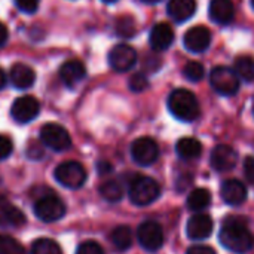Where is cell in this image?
I'll return each mask as SVG.
<instances>
[{
  "mask_svg": "<svg viewBox=\"0 0 254 254\" xmlns=\"http://www.w3.org/2000/svg\"><path fill=\"white\" fill-rule=\"evenodd\" d=\"M210 82L211 86L222 95H235L240 89V77L235 73V70L219 65L214 67L210 73Z\"/></svg>",
  "mask_w": 254,
  "mask_h": 254,
  "instance_id": "277c9868",
  "label": "cell"
},
{
  "mask_svg": "<svg viewBox=\"0 0 254 254\" xmlns=\"http://www.w3.org/2000/svg\"><path fill=\"white\" fill-rule=\"evenodd\" d=\"M112 243L118 250H128L132 246V232L128 226H118L112 232Z\"/></svg>",
  "mask_w": 254,
  "mask_h": 254,
  "instance_id": "484cf974",
  "label": "cell"
},
{
  "mask_svg": "<svg viewBox=\"0 0 254 254\" xmlns=\"http://www.w3.org/2000/svg\"><path fill=\"white\" fill-rule=\"evenodd\" d=\"M176 150H177V155L182 159H195V158H198L201 155L202 146H201V143L196 138L185 137V138H180L177 141Z\"/></svg>",
  "mask_w": 254,
  "mask_h": 254,
  "instance_id": "7402d4cb",
  "label": "cell"
},
{
  "mask_svg": "<svg viewBox=\"0 0 254 254\" xmlns=\"http://www.w3.org/2000/svg\"><path fill=\"white\" fill-rule=\"evenodd\" d=\"M76 254H104L101 246L95 241H85L79 246Z\"/></svg>",
  "mask_w": 254,
  "mask_h": 254,
  "instance_id": "1f68e13d",
  "label": "cell"
},
{
  "mask_svg": "<svg viewBox=\"0 0 254 254\" xmlns=\"http://www.w3.org/2000/svg\"><path fill=\"white\" fill-rule=\"evenodd\" d=\"M238 161V153L235 152L234 147L228 146V144H220L216 146L211 152V167L216 171L225 173V171H231Z\"/></svg>",
  "mask_w": 254,
  "mask_h": 254,
  "instance_id": "4fadbf2b",
  "label": "cell"
},
{
  "mask_svg": "<svg viewBox=\"0 0 254 254\" xmlns=\"http://www.w3.org/2000/svg\"><path fill=\"white\" fill-rule=\"evenodd\" d=\"M149 42H150V46L153 51H167L171 46V43L174 42V31L168 24L159 22V24L153 25V28L150 31Z\"/></svg>",
  "mask_w": 254,
  "mask_h": 254,
  "instance_id": "ac0fdd59",
  "label": "cell"
},
{
  "mask_svg": "<svg viewBox=\"0 0 254 254\" xmlns=\"http://www.w3.org/2000/svg\"><path fill=\"white\" fill-rule=\"evenodd\" d=\"M244 173L246 177L250 183H254V158L253 156H247L244 161Z\"/></svg>",
  "mask_w": 254,
  "mask_h": 254,
  "instance_id": "e575fe53",
  "label": "cell"
},
{
  "mask_svg": "<svg viewBox=\"0 0 254 254\" xmlns=\"http://www.w3.org/2000/svg\"><path fill=\"white\" fill-rule=\"evenodd\" d=\"M0 254H25V249L15 238L0 235Z\"/></svg>",
  "mask_w": 254,
  "mask_h": 254,
  "instance_id": "83f0119b",
  "label": "cell"
},
{
  "mask_svg": "<svg viewBox=\"0 0 254 254\" xmlns=\"http://www.w3.org/2000/svg\"><path fill=\"white\" fill-rule=\"evenodd\" d=\"M210 43H211V31L204 25L192 27L190 30L186 31V34L183 37L185 48L195 54L207 51Z\"/></svg>",
  "mask_w": 254,
  "mask_h": 254,
  "instance_id": "7c38bea8",
  "label": "cell"
},
{
  "mask_svg": "<svg viewBox=\"0 0 254 254\" xmlns=\"http://www.w3.org/2000/svg\"><path fill=\"white\" fill-rule=\"evenodd\" d=\"M132 159L143 167L152 165L159 156V147L156 141L150 137H140L131 146Z\"/></svg>",
  "mask_w": 254,
  "mask_h": 254,
  "instance_id": "9c48e42d",
  "label": "cell"
},
{
  "mask_svg": "<svg viewBox=\"0 0 254 254\" xmlns=\"http://www.w3.org/2000/svg\"><path fill=\"white\" fill-rule=\"evenodd\" d=\"M9 79H10V83L13 85V88H16V89H27V88L33 86V83L36 80V71L30 65H27V64L15 63L10 67Z\"/></svg>",
  "mask_w": 254,
  "mask_h": 254,
  "instance_id": "2e32d148",
  "label": "cell"
},
{
  "mask_svg": "<svg viewBox=\"0 0 254 254\" xmlns=\"http://www.w3.org/2000/svg\"><path fill=\"white\" fill-rule=\"evenodd\" d=\"M141 1H144V3H158L161 0H141Z\"/></svg>",
  "mask_w": 254,
  "mask_h": 254,
  "instance_id": "ab89813d",
  "label": "cell"
},
{
  "mask_svg": "<svg viewBox=\"0 0 254 254\" xmlns=\"http://www.w3.org/2000/svg\"><path fill=\"white\" fill-rule=\"evenodd\" d=\"M147 79L143 73H135L129 79V89L134 92H141L147 88Z\"/></svg>",
  "mask_w": 254,
  "mask_h": 254,
  "instance_id": "4dcf8cb0",
  "label": "cell"
},
{
  "mask_svg": "<svg viewBox=\"0 0 254 254\" xmlns=\"http://www.w3.org/2000/svg\"><path fill=\"white\" fill-rule=\"evenodd\" d=\"M34 214L39 220L52 223L64 217L65 214V205L64 202L57 196H43L36 201L34 204Z\"/></svg>",
  "mask_w": 254,
  "mask_h": 254,
  "instance_id": "52a82bcc",
  "label": "cell"
},
{
  "mask_svg": "<svg viewBox=\"0 0 254 254\" xmlns=\"http://www.w3.org/2000/svg\"><path fill=\"white\" fill-rule=\"evenodd\" d=\"M16 7L25 13H34L39 9L40 0H13Z\"/></svg>",
  "mask_w": 254,
  "mask_h": 254,
  "instance_id": "d6a6232c",
  "label": "cell"
},
{
  "mask_svg": "<svg viewBox=\"0 0 254 254\" xmlns=\"http://www.w3.org/2000/svg\"><path fill=\"white\" fill-rule=\"evenodd\" d=\"M210 18L220 25L231 24L235 18V7L231 0H211Z\"/></svg>",
  "mask_w": 254,
  "mask_h": 254,
  "instance_id": "d6986e66",
  "label": "cell"
},
{
  "mask_svg": "<svg viewBox=\"0 0 254 254\" xmlns=\"http://www.w3.org/2000/svg\"><path fill=\"white\" fill-rule=\"evenodd\" d=\"M110 170H112V167H110L109 164H106V162H101V164L98 165V171H100V174H107Z\"/></svg>",
  "mask_w": 254,
  "mask_h": 254,
  "instance_id": "74e56055",
  "label": "cell"
},
{
  "mask_svg": "<svg viewBox=\"0 0 254 254\" xmlns=\"http://www.w3.org/2000/svg\"><path fill=\"white\" fill-rule=\"evenodd\" d=\"M168 109L174 118L183 122H192L199 116V103L189 89H174L168 97Z\"/></svg>",
  "mask_w": 254,
  "mask_h": 254,
  "instance_id": "7a4b0ae2",
  "label": "cell"
},
{
  "mask_svg": "<svg viewBox=\"0 0 254 254\" xmlns=\"http://www.w3.org/2000/svg\"><path fill=\"white\" fill-rule=\"evenodd\" d=\"M40 112V103L31 95H22L16 98L10 107V116L18 124H28L37 118Z\"/></svg>",
  "mask_w": 254,
  "mask_h": 254,
  "instance_id": "ba28073f",
  "label": "cell"
},
{
  "mask_svg": "<svg viewBox=\"0 0 254 254\" xmlns=\"http://www.w3.org/2000/svg\"><path fill=\"white\" fill-rule=\"evenodd\" d=\"M159 192H161V189H159V185L156 180H153L150 177L140 176L131 182L129 199L132 204L143 207V205H149L153 201H156L159 196Z\"/></svg>",
  "mask_w": 254,
  "mask_h": 254,
  "instance_id": "3957f363",
  "label": "cell"
},
{
  "mask_svg": "<svg viewBox=\"0 0 254 254\" xmlns=\"http://www.w3.org/2000/svg\"><path fill=\"white\" fill-rule=\"evenodd\" d=\"M183 74H185V77H186L188 80H190V82H198V80H201V79L204 77L205 70H204V67H202L201 63L190 61V63H188V64L185 65Z\"/></svg>",
  "mask_w": 254,
  "mask_h": 254,
  "instance_id": "f546056e",
  "label": "cell"
},
{
  "mask_svg": "<svg viewBox=\"0 0 254 254\" xmlns=\"http://www.w3.org/2000/svg\"><path fill=\"white\" fill-rule=\"evenodd\" d=\"M116 33L121 37H132L135 34V22L131 16L124 15L116 19Z\"/></svg>",
  "mask_w": 254,
  "mask_h": 254,
  "instance_id": "f1b7e54d",
  "label": "cell"
},
{
  "mask_svg": "<svg viewBox=\"0 0 254 254\" xmlns=\"http://www.w3.org/2000/svg\"><path fill=\"white\" fill-rule=\"evenodd\" d=\"M186 231L190 240H196V241L205 240L213 232V220L207 214H196L189 219Z\"/></svg>",
  "mask_w": 254,
  "mask_h": 254,
  "instance_id": "9a60e30c",
  "label": "cell"
},
{
  "mask_svg": "<svg viewBox=\"0 0 254 254\" xmlns=\"http://www.w3.org/2000/svg\"><path fill=\"white\" fill-rule=\"evenodd\" d=\"M137 238L141 247L147 252H156L164 244V232L156 222L141 223L137 229Z\"/></svg>",
  "mask_w": 254,
  "mask_h": 254,
  "instance_id": "8fae6325",
  "label": "cell"
},
{
  "mask_svg": "<svg viewBox=\"0 0 254 254\" xmlns=\"http://www.w3.org/2000/svg\"><path fill=\"white\" fill-rule=\"evenodd\" d=\"M135 63H137V52L129 45L125 43L116 45L109 52V64L115 71L119 73L128 71L135 65Z\"/></svg>",
  "mask_w": 254,
  "mask_h": 254,
  "instance_id": "30bf717a",
  "label": "cell"
},
{
  "mask_svg": "<svg viewBox=\"0 0 254 254\" xmlns=\"http://www.w3.org/2000/svg\"><path fill=\"white\" fill-rule=\"evenodd\" d=\"M57 182L67 189H79L86 182V171L82 164L76 161L63 162L55 170Z\"/></svg>",
  "mask_w": 254,
  "mask_h": 254,
  "instance_id": "5b68a950",
  "label": "cell"
},
{
  "mask_svg": "<svg viewBox=\"0 0 254 254\" xmlns=\"http://www.w3.org/2000/svg\"><path fill=\"white\" fill-rule=\"evenodd\" d=\"M167 9H168V15L176 22H183L193 16L196 10V1L195 0H170Z\"/></svg>",
  "mask_w": 254,
  "mask_h": 254,
  "instance_id": "44dd1931",
  "label": "cell"
},
{
  "mask_svg": "<svg viewBox=\"0 0 254 254\" xmlns=\"http://www.w3.org/2000/svg\"><path fill=\"white\" fill-rule=\"evenodd\" d=\"M86 76V67L79 60H68L60 67V79L68 88H74Z\"/></svg>",
  "mask_w": 254,
  "mask_h": 254,
  "instance_id": "5bb4252c",
  "label": "cell"
},
{
  "mask_svg": "<svg viewBox=\"0 0 254 254\" xmlns=\"http://www.w3.org/2000/svg\"><path fill=\"white\" fill-rule=\"evenodd\" d=\"M235 73L244 82L254 80V58L250 55H243L235 61Z\"/></svg>",
  "mask_w": 254,
  "mask_h": 254,
  "instance_id": "cb8c5ba5",
  "label": "cell"
},
{
  "mask_svg": "<svg viewBox=\"0 0 254 254\" xmlns=\"http://www.w3.org/2000/svg\"><path fill=\"white\" fill-rule=\"evenodd\" d=\"M31 254H61V249L54 240L40 238L33 243Z\"/></svg>",
  "mask_w": 254,
  "mask_h": 254,
  "instance_id": "4316f807",
  "label": "cell"
},
{
  "mask_svg": "<svg viewBox=\"0 0 254 254\" xmlns=\"http://www.w3.org/2000/svg\"><path fill=\"white\" fill-rule=\"evenodd\" d=\"M24 214L12 205L4 196H0V226L1 228H16L24 225Z\"/></svg>",
  "mask_w": 254,
  "mask_h": 254,
  "instance_id": "ffe728a7",
  "label": "cell"
},
{
  "mask_svg": "<svg viewBox=\"0 0 254 254\" xmlns=\"http://www.w3.org/2000/svg\"><path fill=\"white\" fill-rule=\"evenodd\" d=\"M252 6H253V7H254V0H252Z\"/></svg>",
  "mask_w": 254,
  "mask_h": 254,
  "instance_id": "b9f144b4",
  "label": "cell"
},
{
  "mask_svg": "<svg viewBox=\"0 0 254 254\" xmlns=\"http://www.w3.org/2000/svg\"><path fill=\"white\" fill-rule=\"evenodd\" d=\"M7 39H9V31L6 28V25L3 22H0V48H3L6 45Z\"/></svg>",
  "mask_w": 254,
  "mask_h": 254,
  "instance_id": "8d00e7d4",
  "label": "cell"
},
{
  "mask_svg": "<svg viewBox=\"0 0 254 254\" xmlns=\"http://www.w3.org/2000/svg\"><path fill=\"white\" fill-rule=\"evenodd\" d=\"M12 150H13V144H12L10 138L0 134V161L9 158Z\"/></svg>",
  "mask_w": 254,
  "mask_h": 254,
  "instance_id": "836d02e7",
  "label": "cell"
},
{
  "mask_svg": "<svg viewBox=\"0 0 254 254\" xmlns=\"http://www.w3.org/2000/svg\"><path fill=\"white\" fill-rule=\"evenodd\" d=\"M100 193H101V196L106 201H109V202H118L124 196V188H122V185L118 180H109V182H106V183L101 185Z\"/></svg>",
  "mask_w": 254,
  "mask_h": 254,
  "instance_id": "d4e9b609",
  "label": "cell"
},
{
  "mask_svg": "<svg viewBox=\"0 0 254 254\" xmlns=\"http://www.w3.org/2000/svg\"><path fill=\"white\" fill-rule=\"evenodd\" d=\"M222 198L229 205H241L247 199V188L237 179L226 180L222 185Z\"/></svg>",
  "mask_w": 254,
  "mask_h": 254,
  "instance_id": "e0dca14e",
  "label": "cell"
},
{
  "mask_svg": "<svg viewBox=\"0 0 254 254\" xmlns=\"http://www.w3.org/2000/svg\"><path fill=\"white\" fill-rule=\"evenodd\" d=\"M103 1H106V3H115V1H118V0H103Z\"/></svg>",
  "mask_w": 254,
  "mask_h": 254,
  "instance_id": "60d3db41",
  "label": "cell"
},
{
  "mask_svg": "<svg viewBox=\"0 0 254 254\" xmlns=\"http://www.w3.org/2000/svg\"><path fill=\"white\" fill-rule=\"evenodd\" d=\"M211 204V193L207 189H195L190 192V195L188 196V207L193 211H199L207 208Z\"/></svg>",
  "mask_w": 254,
  "mask_h": 254,
  "instance_id": "603a6c76",
  "label": "cell"
},
{
  "mask_svg": "<svg viewBox=\"0 0 254 254\" xmlns=\"http://www.w3.org/2000/svg\"><path fill=\"white\" fill-rule=\"evenodd\" d=\"M219 238L222 246L234 253H247L254 246V235L241 219H228Z\"/></svg>",
  "mask_w": 254,
  "mask_h": 254,
  "instance_id": "6da1fadb",
  "label": "cell"
},
{
  "mask_svg": "<svg viewBox=\"0 0 254 254\" xmlns=\"http://www.w3.org/2000/svg\"><path fill=\"white\" fill-rule=\"evenodd\" d=\"M4 85H6V74H4V71L0 68V89H3Z\"/></svg>",
  "mask_w": 254,
  "mask_h": 254,
  "instance_id": "f35d334b",
  "label": "cell"
},
{
  "mask_svg": "<svg viewBox=\"0 0 254 254\" xmlns=\"http://www.w3.org/2000/svg\"><path fill=\"white\" fill-rule=\"evenodd\" d=\"M42 143L54 152H64L71 146V137L67 129L58 124H46L40 129Z\"/></svg>",
  "mask_w": 254,
  "mask_h": 254,
  "instance_id": "8992f818",
  "label": "cell"
},
{
  "mask_svg": "<svg viewBox=\"0 0 254 254\" xmlns=\"http://www.w3.org/2000/svg\"><path fill=\"white\" fill-rule=\"evenodd\" d=\"M188 254H216V252L208 246H193L188 250Z\"/></svg>",
  "mask_w": 254,
  "mask_h": 254,
  "instance_id": "d590c367",
  "label": "cell"
}]
</instances>
